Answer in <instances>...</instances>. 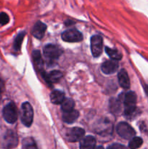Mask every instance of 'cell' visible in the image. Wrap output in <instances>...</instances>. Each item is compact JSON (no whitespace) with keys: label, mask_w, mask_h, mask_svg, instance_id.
I'll return each mask as SVG.
<instances>
[{"label":"cell","mask_w":148,"mask_h":149,"mask_svg":"<svg viewBox=\"0 0 148 149\" xmlns=\"http://www.w3.org/2000/svg\"><path fill=\"white\" fill-rule=\"evenodd\" d=\"M124 103V114L125 116L129 117L132 116L136 111V95L134 92H129L125 95L123 99Z\"/></svg>","instance_id":"cell-1"},{"label":"cell","mask_w":148,"mask_h":149,"mask_svg":"<svg viewBox=\"0 0 148 149\" xmlns=\"http://www.w3.org/2000/svg\"><path fill=\"white\" fill-rule=\"evenodd\" d=\"M21 115L22 123L26 127H30L32 125L33 119V110L31 105L28 102H25L21 106Z\"/></svg>","instance_id":"cell-2"},{"label":"cell","mask_w":148,"mask_h":149,"mask_svg":"<svg viewBox=\"0 0 148 149\" xmlns=\"http://www.w3.org/2000/svg\"><path fill=\"white\" fill-rule=\"evenodd\" d=\"M18 113L15 104L12 102L7 104L3 109V117L7 122L14 124L17 121Z\"/></svg>","instance_id":"cell-3"},{"label":"cell","mask_w":148,"mask_h":149,"mask_svg":"<svg viewBox=\"0 0 148 149\" xmlns=\"http://www.w3.org/2000/svg\"><path fill=\"white\" fill-rule=\"evenodd\" d=\"M18 144V136L13 130H7L4 134L2 141V147L4 149L15 148Z\"/></svg>","instance_id":"cell-4"},{"label":"cell","mask_w":148,"mask_h":149,"mask_svg":"<svg viewBox=\"0 0 148 149\" xmlns=\"http://www.w3.org/2000/svg\"><path fill=\"white\" fill-rule=\"evenodd\" d=\"M116 131L121 138L126 140H131L136 135L134 130L126 122L119 123L116 127Z\"/></svg>","instance_id":"cell-5"},{"label":"cell","mask_w":148,"mask_h":149,"mask_svg":"<svg viewBox=\"0 0 148 149\" xmlns=\"http://www.w3.org/2000/svg\"><path fill=\"white\" fill-rule=\"evenodd\" d=\"M62 53V50L57 45H47L44 47V56L50 61H54L58 59Z\"/></svg>","instance_id":"cell-6"},{"label":"cell","mask_w":148,"mask_h":149,"mask_svg":"<svg viewBox=\"0 0 148 149\" xmlns=\"http://www.w3.org/2000/svg\"><path fill=\"white\" fill-rule=\"evenodd\" d=\"M62 40L68 42H78L83 39V35L76 29H68L62 33Z\"/></svg>","instance_id":"cell-7"},{"label":"cell","mask_w":148,"mask_h":149,"mask_svg":"<svg viewBox=\"0 0 148 149\" xmlns=\"http://www.w3.org/2000/svg\"><path fill=\"white\" fill-rule=\"evenodd\" d=\"M91 51L94 58H98L102 52V38L99 35L91 38Z\"/></svg>","instance_id":"cell-8"},{"label":"cell","mask_w":148,"mask_h":149,"mask_svg":"<svg viewBox=\"0 0 148 149\" xmlns=\"http://www.w3.org/2000/svg\"><path fill=\"white\" fill-rule=\"evenodd\" d=\"M85 131L80 127H73L70 129L66 133V138L69 142L74 143L79 141L84 138Z\"/></svg>","instance_id":"cell-9"},{"label":"cell","mask_w":148,"mask_h":149,"mask_svg":"<svg viewBox=\"0 0 148 149\" xmlns=\"http://www.w3.org/2000/svg\"><path fill=\"white\" fill-rule=\"evenodd\" d=\"M118 68V64L117 61H106L102 64V71L105 74H114L117 71Z\"/></svg>","instance_id":"cell-10"},{"label":"cell","mask_w":148,"mask_h":149,"mask_svg":"<svg viewBox=\"0 0 148 149\" xmlns=\"http://www.w3.org/2000/svg\"><path fill=\"white\" fill-rule=\"evenodd\" d=\"M41 75L46 82L49 84H52L53 83L59 81L62 77V74L59 71H52V72L46 74V72H41Z\"/></svg>","instance_id":"cell-11"},{"label":"cell","mask_w":148,"mask_h":149,"mask_svg":"<svg viewBox=\"0 0 148 149\" xmlns=\"http://www.w3.org/2000/svg\"><path fill=\"white\" fill-rule=\"evenodd\" d=\"M46 30V26L41 21H38L35 23L32 29V35L36 39H41L44 36L45 31Z\"/></svg>","instance_id":"cell-12"},{"label":"cell","mask_w":148,"mask_h":149,"mask_svg":"<svg viewBox=\"0 0 148 149\" xmlns=\"http://www.w3.org/2000/svg\"><path fill=\"white\" fill-rule=\"evenodd\" d=\"M96 145L95 138L91 135H88L81 140L80 149H94Z\"/></svg>","instance_id":"cell-13"},{"label":"cell","mask_w":148,"mask_h":149,"mask_svg":"<svg viewBox=\"0 0 148 149\" xmlns=\"http://www.w3.org/2000/svg\"><path fill=\"white\" fill-rule=\"evenodd\" d=\"M118 79L119 84L123 89H129L130 87L129 77L128 76L127 72L124 69L120 70V72L118 73Z\"/></svg>","instance_id":"cell-14"},{"label":"cell","mask_w":148,"mask_h":149,"mask_svg":"<svg viewBox=\"0 0 148 149\" xmlns=\"http://www.w3.org/2000/svg\"><path fill=\"white\" fill-rule=\"evenodd\" d=\"M79 116V112L78 111L73 110L69 112H65L62 114V120L68 124H72L76 120Z\"/></svg>","instance_id":"cell-15"},{"label":"cell","mask_w":148,"mask_h":149,"mask_svg":"<svg viewBox=\"0 0 148 149\" xmlns=\"http://www.w3.org/2000/svg\"><path fill=\"white\" fill-rule=\"evenodd\" d=\"M65 98V94L60 90H54L50 95L51 102L54 104H61Z\"/></svg>","instance_id":"cell-16"},{"label":"cell","mask_w":148,"mask_h":149,"mask_svg":"<svg viewBox=\"0 0 148 149\" xmlns=\"http://www.w3.org/2000/svg\"><path fill=\"white\" fill-rule=\"evenodd\" d=\"M61 108L63 111V113L65 112H69L73 110L74 106H75V103L71 98H65L62 103H61Z\"/></svg>","instance_id":"cell-17"},{"label":"cell","mask_w":148,"mask_h":149,"mask_svg":"<svg viewBox=\"0 0 148 149\" xmlns=\"http://www.w3.org/2000/svg\"><path fill=\"white\" fill-rule=\"evenodd\" d=\"M33 59L36 68L41 71L43 69V61H42L41 56L40 52L38 50H35L33 52Z\"/></svg>","instance_id":"cell-18"},{"label":"cell","mask_w":148,"mask_h":149,"mask_svg":"<svg viewBox=\"0 0 148 149\" xmlns=\"http://www.w3.org/2000/svg\"><path fill=\"white\" fill-rule=\"evenodd\" d=\"M105 52L110 57L112 60L113 61H120L122 58V55L119 51H118L115 49H111L109 47H105Z\"/></svg>","instance_id":"cell-19"},{"label":"cell","mask_w":148,"mask_h":149,"mask_svg":"<svg viewBox=\"0 0 148 149\" xmlns=\"http://www.w3.org/2000/svg\"><path fill=\"white\" fill-rule=\"evenodd\" d=\"M23 149H38V147L33 138H26L23 141Z\"/></svg>","instance_id":"cell-20"},{"label":"cell","mask_w":148,"mask_h":149,"mask_svg":"<svg viewBox=\"0 0 148 149\" xmlns=\"http://www.w3.org/2000/svg\"><path fill=\"white\" fill-rule=\"evenodd\" d=\"M25 34H26V32H21L16 36L14 43H13V47H14V49L15 51H19L21 48L22 42H23V39H24Z\"/></svg>","instance_id":"cell-21"},{"label":"cell","mask_w":148,"mask_h":149,"mask_svg":"<svg viewBox=\"0 0 148 149\" xmlns=\"http://www.w3.org/2000/svg\"><path fill=\"white\" fill-rule=\"evenodd\" d=\"M143 143V141L139 137H133L130 141L129 144V147L131 149H137L142 146Z\"/></svg>","instance_id":"cell-22"},{"label":"cell","mask_w":148,"mask_h":149,"mask_svg":"<svg viewBox=\"0 0 148 149\" xmlns=\"http://www.w3.org/2000/svg\"><path fill=\"white\" fill-rule=\"evenodd\" d=\"M120 103L119 100L115 99H112L110 100V109L113 113H117L120 111Z\"/></svg>","instance_id":"cell-23"},{"label":"cell","mask_w":148,"mask_h":149,"mask_svg":"<svg viewBox=\"0 0 148 149\" xmlns=\"http://www.w3.org/2000/svg\"><path fill=\"white\" fill-rule=\"evenodd\" d=\"M9 21H10V17H9L7 13H0V25L4 26V25H6L7 23H8Z\"/></svg>","instance_id":"cell-24"},{"label":"cell","mask_w":148,"mask_h":149,"mask_svg":"<svg viewBox=\"0 0 148 149\" xmlns=\"http://www.w3.org/2000/svg\"><path fill=\"white\" fill-rule=\"evenodd\" d=\"M107 149H127V148L125 146L121 145V144L114 143L108 146V148Z\"/></svg>","instance_id":"cell-25"},{"label":"cell","mask_w":148,"mask_h":149,"mask_svg":"<svg viewBox=\"0 0 148 149\" xmlns=\"http://www.w3.org/2000/svg\"><path fill=\"white\" fill-rule=\"evenodd\" d=\"M4 83L3 81V80H1L0 79V95L4 92Z\"/></svg>","instance_id":"cell-26"},{"label":"cell","mask_w":148,"mask_h":149,"mask_svg":"<svg viewBox=\"0 0 148 149\" xmlns=\"http://www.w3.org/2000/svg\"><path fill=\"white\" fill-rule=\"evenodd\" d=\"M143 87H144V89H145V93H146V94L147 95V96H148V85H147V84H145Z\"/></svg>","instance_id":"cell-27"},{"label":"cell","mask_w":148,"mask_h":149,"mask_svg":"<svg viewBox=\"0 0 148 149\" xmlns=\"http://www.w3.org/2000/svg\"><path fill=\"white\" fill-rule=\"evenodd\" d=\"M94 149H104V148H103L102 146H98V147H97V148H95Z\"/></svg>","instance_id":"cell-28"}]
</instances>
